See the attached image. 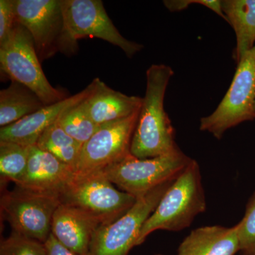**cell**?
<instances>
[{
  "label": "cell",
  "mask_w": 255,
  "mask_h": 255,
  "mask_svg": "<svg viewBox=\"0 0 255 255\" xmlns=\"http://www.w3.org/2000/svg\"><path fill=\"white\" fill-rule=\"evenodd\" d=\"M174 71L166 65H152L146 72V91L130 144L139 159L167 155L179 149L172 122L164 108V96Z\"/></svg>",
  "instance_id": "1"
},
{
  "label": "cell",
  "mask_w": 255,
  "mask_h": 255,
  "mask_svg": "<svg viewBox=\"0 0 255 255\" xmlns=\"http://www.w3.org/2000/svg\"><path fill=\"white\" fill-rule=\"evenodd\" d=\"M206 208L199 164L191 161L171 184L150 217L142 226L136 246L158 230L180 231L189 227L193 220Z\"/></svg>",
  "instance_id": "2"
},
{
  "label": "cell",
  "mask_w": 255,
  "mask_h": 255,
  "mask_svg": "<svg viewBox=\"0 0 255 255\" xmlns=\"http://www.w3.org/2000/svg\"><path fill=\"white\" fill-rule=\"evenodd\" d=\"M16 21L29 32L40 62L78 49L66 29L60 0H15Z\"/></svg>",
  "instance_id": "3"
},
{
  "label": "cell",
  "mask_w": 255,
  "mask_h": 255,
  "mask_svg": "<svg viewBox=\"0 0 255 255\" xmlns=\"http://www.w3.org/2000/svg\"><path fill=\"white\" fill-rule=\"evenodd\" d=\"M191 160L179 148L152 158L139 159L130 153L102 171L112 184L138 199L177 179Z\"/></svg>",
  "instance_id": "4"
},
{
  "label": "cell",
  "mask_w": 255,
  "mask_h": 255,
  "mask_svg": "<svg viewBox=\"0 0 255 255\" xmlns=\"http://www.w3.org/2000/svg\"><path fill=\"white\" fill-rule=\"evenodd\" d=\"M0 69L11 81L27 87L45 105L68 97L47 80L29 32L18 22L9 39L0 46Z\"/></svg>",
  "instance_id": "5"
},
{
  "label": "cell",
  "mask_w": 255,
  "mask_h": 255,
  "mask_svg": "<svg viewBox=\"0 0 255 255\" xmlns=\"http://www.w3.org/2000/svg\"><path fill=\"white\" fill-rule=\"evenodd\" d=\"M136 200L125 191L117 190L103 171L75 174L60 195L62 204L85 211L97 219L101 226L122 217Z\"/></svg>",
  "instance_id": "6"
},
{
  "label": "cell",
  "mask_w": 255,
  "mask_h": 255,
  "mask_svg": "<svg viewBox=\"0 0 255 255\" xmlns=\"http://www.w3.org/2000/svg\"><path fill=\"white\" fill-rule=\"evenodd\" d=\"M255 46L237 64L232 83L219 107L201 119L200 130L221 139L228 129L255 119Z\"/></svg>",
  "instance_id": "7"
},
{
  "label": "cell",
  "mask_w": 255,
  "mask_h": 255,
  "mask_svg": "<svg viewBox=\"0 0 255 255\" xmlns=\"http://www.w3.org/2000/svg\"><path fill=\"white\" fill-rule=\"evenodd\" d=\"M175 179L164 183L138 198L122 217L97 228L89 255H127L132 248L136 246L144 223Z\"/></svg>",
  "instance_id": "8"
},
{
  "label": "cell",
  "mask_w": 255,
  "mask_h": 255,
  "mask_svg": "<svg viewBox=\"0 0 255 255\" xmlns=\"http://www.w3.org/2000/svg\"><path fill=\"white\" fill-rule=\"evenodd\" d=\"M60 196L16 187L1 198V213L14 233L45 243Z\"/></svg>",
  "instance_id": "9"
},
{
  "label": "cell",
  "mask_w": 255,
  "mask_h": 255,
  "mask_svg": "<svg viewBox=\"0 0 255 255\" xmlns=\"http://www.w3.org/2000/svg\"><path fill=\"white\" fill-rule=\"evenodd\" d=\"M139 112L127 118L100 125L82 145L75 174L83 175L104 170L130 154Z\"/></svg>",
  "instance_id": "10"
},
{
  "label": "cell",
  "mask_w": 255,
  "mask_h": 255,
  "mask_svg": "<svg viewBox=\"0 0 255 255\" xmlns=\"http://www.w3.org/2000/svg\"><path fill=\"white\" fill-rule=\"evenodd\" d=\"M60 4L65 29L75 43L87 36L100 38L119 47L129 58L143 48L119 33L101 0H60Z\"/></svg>",
  "instance_id": "11"
},
{
  "label": "cell",
  "mask_w": 255,
  "mask_h": 255,
  "mask_svg": "<svg viewBox=\"0 0 255 255\" xmlns=\"http://www.w3.org/2000/svg\"><path fill=\"white\" fill-rule=\"evenodd\" d=\"M95 87L93 80L82 92L64 100L46 105L18 122L0 128V141L12 142L26 147L35 145L43 131L54 124L65 110L78 105L91 95Z\"/></svg>",
  "instance_id": "12"
},
{
  "label": "cell",
  "mask_w": 255,
  "mask_h": 255,
  "mask_svg": "<svg viewBox=\"0 0 255 255\" xmlns=\"http://www.w3.org/2000/svg\"><path fill=\"white\" fill-rule=\"evenodd\" d=\"M75 176L71 167L35 145L29 147L27 168L16 186L60 196Z\"/></svg>",
  "instance_id": "13"
},
{
  "label": "cell",
  "mask_w": 255,
  "mask_h": 255,
  "mask_svg": "<svg viewBox=\"0 0 255 255\" xmlns=\"http://www.w3.org/2000/svg\"><path fill=\"white\" fill-rule=\"evenodd\" d=\"M100 226L85 211L61 203L53 215L51 233L74 254L89 255L92 238Z\"/></svg>",
  "instance_id": "14"
},
{
  "label": "cell",
  "mask_w": 255,
  "mask_h": 255,
  "mask_svg": "<svg viewBox=\"0 0 255 255\" xmlns=\"http://www.w3.org/2000/svg\"><path fill=\"white\" fill-rule=\"evenodd\" d=\"M91 95L84 101L87 113L98 125L127 118L140 111L142 98L128 96L107 86L95 78Z\"/></svg>",
  "instance_id": "15"
},
{
  "label": "cell",
  "mask_w": 255,
  "mask_h": 255,
  "mask_svg": "<svg viewBox=\"0 0 255 255\" xmlns=\"http://www.w3.org/2000/svg\"><path fill=\"white\" fill-rule=\"evenodd\" d=\"M238 230V225L197 228L181 243L178 255H235L239 252Z\"/></svg>",
  "instance_id": "16"
},
{
  "label": "cell",
  "mask_w": 255,
  "mask_h": 255,
  "mask_svg": "<svg viewBox=\"0 0 255 255\" xmlns=\"http://www.w3.org/2000/svg\"><path fill=\"white\" fill-rule=\"evenodd\" d=\"M221 7L236 33L233 59L238 64L255 46V0H223Z\"/></svg>",
  "instance_id": "17"
},
{
  "label": "cell",
  "mask_w": 255,
  "mask_h": 255,
  "mask_svg": "<svg viewBox=\"0 0 255 255\" xmlns=\"http://www.w3.org/2000/svg\"><path fill=\"white\" fill-rule=\"evenodd\" d=\"M44 103L32 90L17 82L0 91V126L11 125L41 110Z\"/></svg>",
  "instance_id": "18"
},
{
  "label": "cell",
  "mask_w": 255,
  "mask_h": 255,
  "mask_svg": "<svg viewBox=\"0 0 255 255\" xmlns=\"http://www.w3.org/2000/svg\"><path fill=\"white\" fill-rule=\"evenodd\" d=\"M36 145L75 170L83 145L66 133L56 121L43 131Z\"/></svg>",
  "instance_id": "19"
},
{
  "label": "cell",
  "mask_w": 255,
  "mask_h": 255,
  "mask_svg": "<svg viewBox=\"0 0 255 255\" xmlns=\"http://www.w3.org/2000/svg\"><path fill=\"white\" fill-rule=\"evenodd\" d=\"M84 101L65 110L57 120L66 133L82 145L100 127L87 113Z\"/></svg>",
  "instance_id": "20"
},
{
  "label": "cell",
  "mask_w": 255,
  "mask_h": 255,
  "mask_svg": "<svg viewBox=\"0 0 255 255\" xmlns=\"http://www.w3.org/2000/svg\"><path fill=\"white\" fill-rule=\"evenodd\" d=\"M29 147L0 141V173L6 180L17 184L27 168Z\"/></svg>",
  "instance_id": "21"
},
{
  "label": "cell",
  "mask_w": 255,
  "mask_h": 255,
  "mask_svg": "<svg viewBox=\"0 0 255 255\" xmlns=\"http://www.w3.org/2000/svg\"><path fill=\"white\" fill-rule=\"evenodd\" d=\"M0 255H48L45 244L13 233L1 241Z\"/></svg>",
  "instance_id": "22"
},
{
  "label": "cell",
  "mask_w": 255,
  "mask_h": 255,
  "mask_svg": "<svg viewBox=\"0 0 255 255\" xmlns=\"http://www.w3.org/2000/svg\"><path fill=\"white\" fill-rule=\"evenodd\" d=\"M237 225L241 255H255V193L247 205L244 217Z\"/></svg>",
  "instance_id": "23"
},
{
  "label": "cell",
  "mask_w": 255,
  "mask_h": 255,
  "mask_svg": "<svg viewBox=\"0 0 255 255\" xmlns=\"http://www.w3.org/2000/svg\"><path fill=\"white\" fill-rule=\"evenodd\" d=\"M16 23L15 0H0V46L9 39Z\"/></svg>",
  "instance_id": "24"
},
{
  "label": "cell",
  "mask_w": 255,
  "mask_h": 255,
  "mask_svg": "<svg viewBox=\"0 0 255 255\" xmlns=\"http://www.w3.org/2000/svg\"><path fill=\"white\" fill-rule=\"evenodd\" d=\"M164 4L171 11H182L187 9L189 5L192 4H200L204 5L206 7L214 11L221 18L226 20V17L223 14L222 7H221V1L218 0H177V1H164Z\"/></svg>",
  "instance_id": "25"
},
{
  "label": "cell",
  "mask_w": 255,
  "mask_h": 255,
  "mask_svg": "<svg viewBox=\"0 0 255 255\" xmlns=\"http://www.w3.org/2000/svg\"><path fill=\"white\" fill-rule=\"evenodd\" d=\"M48 255H76L60 244L52 233L45 242Z\"/></svg>",
  "instance_id": "26"
},
{
  "label": "cell",
  "mask_w": 255,
  "mask_h": 255,
  "mask_svg": "<svg viewBox=\"0 0 255 255\" xmlns=\"http://www.w3.org/2000/svg\"></svg>",
  "instance_id": "27"
},
{
  "label": "cell",
  "mask_w": 255,
  "mask_h": 255,
  "mask_svg": "<svg viewBox=\"0 0 255 255\" xmlns=\"http://www.w3.org/2000/svg\"></svg>",
  "instance_id": "28"
}]
</instances>
